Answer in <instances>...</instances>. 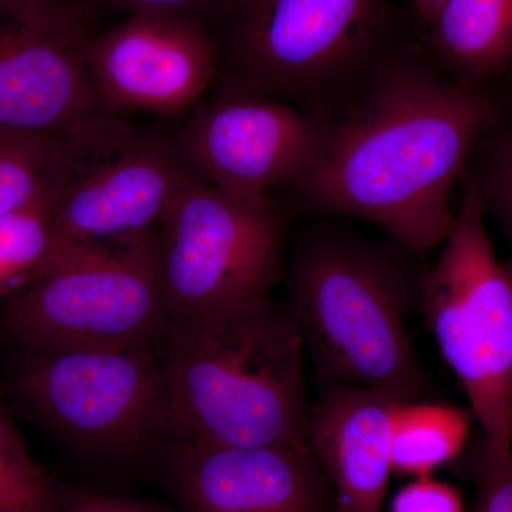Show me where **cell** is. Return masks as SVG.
Returning <instances> with one entry per match:
<instances>
[{
	"label": "cell",
	"instance_id": "7c38bea8",
	"mask_svg": "<svg viewBox=\"0 0 512 512\" xmlns=\"http://www.w3.org/2000/svg\"><path fill=\"white\" fill-rule=\"evenodd\" d=\"M158 470L180 512H338L328 474L309 444L174 440Z\"/></svg>",
	"mask_w": 512,
	"mask_h": 512
},
{
	"label": "cell",
	"instance_id": "484cf974",
	"mask_svg": "<svg viewBox=\"0 0 512 512\" xmlns=\"http://www.w3.org/2000/svg\"><path fill=\"white\" fill-rule=\"evenodd\" d=\"M505 268H507L508 274H510L512 279V258L507 259V261L504 262Z\"/></svg>",
	"mask_w": 512,
	"mask_h": 512
},
{
	"label": "cell",
	"instance_id": "5b68a950",
	"mask_svg": "<svg viewBox=\"0 0 512 512\" xmlns=\"http://www.w3.org/2000/svg\"><path fill=\"white\" fill-rule=\"evenodd\" d=\"M161 343L123 349L16 348L9 367L10 399L18 413L77 453L158 467L175 440Z\"/></svg>",
	"mask_w": 512,
	"mask_h": 512
},
{
	"label": "cell",
	"instance_id": "9a60e30c",
	"mask_svg": "<svg viewBox=\"0 0 512 512\" xmlns=\"http://www.w3.org/2000/svg\"><path fill=\"white\" fill-rule=\"evenodd\" d=\"M421 33L433 59L457 79L493 84L512 73V0H446Z\"/></svg>",
	"mask_w": 512,
	"mask_h": 512
},
{
	"label": "cell",
	"instance_id": "ac0fdd59",
	"mask_svg": "<svg viewBox=\"0 0 512 512\" xmlns=\"http://www.w3.org/2000/svg\"><path fill=\"white\" fill-rule=\"evenodd\" d=\"M84 156L64 138L0 131V215L28 204L57 171Z\"/></svg>",
	"mask_w": 512,
	"mask_h": 512
},
{
	"label": "cell",
	"instance_id": "e0dca14e",
	"mask_svg": "<svg viewBox=\"0 0 512 512\" xmlns=\"http://www.w3.org/2000/svg\"><path fill=\"white\" fill-rule=\"evenodd\" d=\"M74 168L63 167L32 201L0 215V303L42 274L52 251L57 197Z\"/></svg>",
	"mask_w": 512,
	"mask_h": 512
},
{
	"label": "cell",
	"instance_id": "7402d4cb",
	"mask_svg": "<svg viewBox=\"0 0 512 512\" xmlns=\"http://www.w3.org/2000/svg\"><path fill=\"white\" fill-rule=\"evenodd\" d=\"M474 497L468 512H512V450L481 439L470 461Z\"/></svg>",
	"mask_w": 512,
	"mask_h": 512
},
{
	"label": "cell",
	"instance_id": "ba28073f",
	"mask_svg": "<svg viewBox=\"0 0 512 512\" xmlns=\"http://www.w3.org/2000/svg\"><path fill=\"white\" fill-rule=\"evenodd\" d=\"M158 227L170 320L265 298L282 274L286 222L268 195L232 197L197 181L171 202Z\"/></svg>",
	"mask_w": 512,
	"mask_h": 512
},
{
	"label": "cell",
	"instance_id": "44dd1931",
	"mask_svg": "<svg viewBox=\"0 0 512 512\" xmlns=\"http://www.w3.org/2000/svg\"><path fill=\"white\" fill-rule=\"evenodd\" d=\"M89 18L101 13H161L204 26L217 39L239 0H67Z\"/></svg>",
	"mask_w": 512,
	"mask_h": 512
},
{
	"label": "cell",
	"instance_id": "52a82bcc",
	"mask_svg": "<svg viewBox=\"0 0 512 512\" xmlns=\"http://www.w3.org/2000/svg\"><path fill=\"white\" fill-rule=\"evenodd\" d=\"M461 184L460 207L430 265L421 313L467 394L481 439L512 450V279L495 255L466 171Z\"/></svg>",
	"mask_w": 512,
	"mask_h": 512
},
{
	"label": "cell",
	"instance_id": "d4e9b609",
	"mask_svg": "<svg viewBox=\"0 0 512 512\" xmlns=\"http://www.w3.org/2000/svg\"><path fill=\"white\" fill-rule=\"evenodd\" d=\"M417 26L423 29L446 0H409Z\"/></svg>",
	"mask_w": 512,
	"mask_h": 512
},
{
	"label": "cell",
	"instance_id": "5bb4252c",
	"mask_svg": "<svg viewBox=\"0 0 512 512\" xmlns=\"http://www.w3.org/2000/svg\"><path fill=\"white\" fill-rule=\"evenodd\" d=\"M397 403L370 387H320L309 414L308 444L328 474L338 512H383Z\"/></svg>",
	"mask_w": 512,
	"mask_h": 512
},
{
	"label": "cell",
	"instance_id": "8fae6325",
	"mask_svg": "<svg viewBox=\"0 0 512 512\" xmlns=\"http://www.w3.org/2000/svg\"><path fill=\"white\" fill-rule=\"evenodd\" d=\"M93 92L107 114H175L201 99L218 74L215 37L204 26L161 13H133L86 47Z\"/></svg>",
	"mask_w": 512,
	"mask_h": 512
},
{
	"label": "cell",
	"instance_id": "7a4b0ae2",
	"mask_svg": "<svg viewBox=\"0 0 512 512\" xmlns=\"http://www.w3.org/2000/svg\"><path fill=\"white\" fill-rule=\"evenodd\" d=\"M430 264L387 235L340 222L305 225L286 272V302L319 387L355 384L399 402L437 399L414 352L407 319L421 312Z\"/></svg>",
	"mask_w": 512,
	"mask_h": 512
},
{
	"label": "cell",
	"instance_id": "6da1fadb",
	"mask_svg": "<svg viewBox=\"0 0 512 512\" xmlns=\"http://www.w3.org/2000/svg\"><path fill=\"white\" fill-rule=\"evenodd\" d=\"M510 109L493 84L457 79L402 42L289 190L302 211L373 222L419 251L446 239L451 195L484 134Z\"/></svg>",
	"mask_w": 512,
	"mask_h": 512
},
{
	"label": "cell",
	"instance_id": "ffe728a7",
	"mask_svg": "<svg viewBox=\"0 0 512 512\" xmlns=\"http://www.w3.org/2000/svg\"><path fill=\"white\" fill-rule=\"evenodd\" d=\"M485 218L497 224L512 254V107L477 144L466 168ZM512 258V256H511Z\"/></svg>",
	"mask_w": 512,
	"mask_h": 512
},
{
	"label": "cell",
	"instance_id": "603a6c76",
	"mask_svg": "<svg viewBox=\"0 0 512 512\" xmlns=\"http://www.w3.org/2000/svg\"><path fill=\"white\" fill-rule=\"evenodd\" d=\"M386 512H466L460 490L433 476L416 477L396 491Z\"/></svg>",
	"mask_w": 512,
	"mask_h": 512
},
{
	"label": "cell",
	"instance_id": "9c48e42d",
	"mask_svg": "<svg viewBox=\"0 0 512 512\" xmlns=\"http://www.w3.org/2000/svg\"><path fill=\"white\" fill-rule=\"evenodd\" d=\"M92 20L67 0H0V131L64 138L84 154L130 137L93 92Z\"/></svg>",
	"mask_w": 512,
	"mask_h": 512
},
{
	"label": "cell",
	"instance_id": "30bf717a",
	"mask_svg": "<svg viewBox=\"0 0 512 512\" xmlns=\"http://www.w3.org/2000/svg\"><path fill=\"white\" fill-rule=\"evenodd\" d=\"M328 130L286 101L218 96L188 121L175 147L205 183L232 197L259 198L309 174Z\"/></svg>",
	"mask_w": 512,
	"mask_h": 512
},
{
	"label": "cell",
	"instance_id": "3957f363",
	"mask_svg": "<svg viewBox=\"0 0 512 512\" xmlns=\"http://www.w3.org/2000/svg\"><path fill=\"white\" fill-rule=\"evenodd\" d=\"M161 349L175 440L308 444L305 348L285 303L269 295L212 315L170 320Z\"/></svg>",
	"mask_w": 512,
	"mask_h": 512
},
{
	"label": "cell",
	"instance_id": "d6986e66",
	"mask_svg": "<svg viewBox=\"0 0 512 512\" xmlns=\"http://www.w3.org/2000/svg\"><path fill=\"white\" fill-rule=\"evenodd\" d=\"M0 512H60L57 481L30 454L0 397Z\"/></svg>",
	"mask_w": 512,
	"mask_h": 512
},
{
	"label": "cell",
	"instance_id": "8992f818",
	"mask_svg": "<svg viewBox=\"0 0 512 512\" xmlns=\"http://www.w3.org/2000/svg\"><path fill=\"white\" fill-rule=\"evenodd\" d=\"M168 323L158 228L73 249L0 306V335L18 349L156 346Z\"/></svg>",
	"mask_w": 512,
	"mask_h": 512
},
{
	"label": "cell",
	"instance_id": "277c9868",
	"mask_svg": "<svg viewBox=\"0 0 512 512\" xmlns=\"http://www.w3.org/2000/svg\"><path fill=\"white\" fill-rule=\"evenodd\" d=\"M393 0H239L217 35L220 93L338 120L402 42Z\"/></svg>",
	"mask_w": 512,
	"mask_h": 512
},
{
	"label": "cell",
	"instance_id": "cb8c5ba5",
	"mask_svg": "<svg viewBox=\"0 0 512 512\" xmlns=\"http://www.w3.org/2000/svg\"><path fill=\"white\" fill-rule=\"evenodd\" d=\"M57 501L60 512H171L148 501L62 481H57Z\"/></svg>",
	"mask_w": 512,
	"mask_h": 512
},
{
	"label": "cell",
	"instance_id": "4fadbf2b",
	"mask_svg": "<svg viewBox=\"0 0 512 512\" xmlns=\"http://www.w3.org/2000/svg\"><path fill=\"white\" fill-rule=\"evenodd\" d=\"M73 174L57 197L52 251L40 276L73 249L113 244L157 228L171 202L201 181L175 144L147 137H128L113 160L82 177Z\"/></svg>",
	"mask_w": 512,
	"mask_h": 512
},
{
	"label": "cell",
	"instance_id": "2e32d148",
	"mask_svg": "<svg viewBox=\"0 0 512 512\" xmlns=\"http://www.w3.org/2000/svg\"><path fill=\"white\" fill-rule=\"evenodd\" d=\"M473 413L440 400L399 402L392 419V467L399 476H433L466 444Z\"/></svg>",
	"mask_w": 512,
	"mask_h": 512
}]
</instances>
